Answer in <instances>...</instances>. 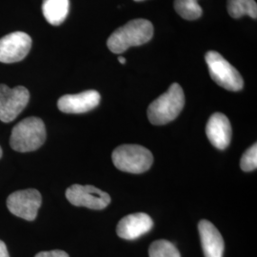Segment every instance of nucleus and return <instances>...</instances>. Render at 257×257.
<instances>
[{"label":"nucleus","mask_w":257,"mask_h":257,"mask_svg":"<svg viewBox=\"0 0 257 257\" xmlns=\"http://www.w3.org/2000/svg\"><path fill=\"white\" fill-rule=\"evenodd\" d=\"M154 36V26L146 19H135L115 30L108 38L107 46L111 53L121 54L128 48L149 42Z\"/></svg>","instance_id":"nucleus-1"},{"label":"nucleus","mask_w":257,"mask_h":257,"mask_svg":"<svg viewBox=\"0 0 257 257\" xmlns=\"http://www.w3.org/2000/svg\"><path fill=\"white\" fill-rule=\"evenodd\" d=\"M46 140L44 122L38 117H28L18 123L12 131L10 145L19 153L34 152Z\"/></svg>","instance_id":"nucleus-2"},{"label":"nucleus","mask_w":257,"mask_h":257,"mask_svg":"<svg viewBox=\"0 0 257 257\" xmlns=\"http://www.w3.org/2000/svg\"><path fill=\"white\" fill-rule=\"evenodd\" d=\"M185 105V95L179 84L174 83L169 90L151 103L148 117L154 125H165L175 120Z\"/></svg>","instance_id":"nucleus-3"},{"label":"nucleus","mask_w":257,"mask_h":257,"mask_svg":"<svg viewBox=\"0 0 257 257\" xmlns=\"http://www.w3.org/2000/svg\"><path fill=\"white\" fill-rule=\"evenodd\" d=\"M112 162L118 170L131 174H142L153 165V154L140 145H121L112 153Z\"/></svg>","instance_id":"nucleus-4"},{"label":"nucleus","mask_w":257,"mask_h":257,"mask_svg":"<svg viewBox=\"0 0 257 257\" xmlns=\"http://www.w3.org/2000/svg\"><path fill=\"white\" fill-rule=\"evenodd\" d=\"M205 59L214 82L231 92L242 90L244 81L241 74L219 53L210 51L206 54Z\"/></svg>","instance_id":"nucleus-5"},{"label":"nucleus","mask_w":257,"mask_h":257,"mask_svg":"<svg viewBox=\"0 0 257 257\" xmlns=\"http://www.w3.org/2000/svg\"><path fill=\"white\" fill-rule=\"evenodd\" d=\"M30 100V92L23 86L11 89L0 84V120L9 123L16 119Z\"/></svg>","instance_id":"nucleus-6"},{"label":"nucleus","mask_w":257,"mask_h":257,"mask_svg":"<svg viewBox=\"0 0 257 257\" xmlns=\"http://www.w3.org/2000/svg\"><path fill=\"white\" fill-rule=\"evenodd\" d=\"M66 197L74 206L92 210H103L110 203L108 193L91 185H72L66 191Z\"/></svg>","instance_id":"nucleus-7"},{"label":"nucleus","mask_w":257,"mask_h":257,"mask_svg":"<svg viewBox=\"0 0 257 257\" xmlns=\"http://www.w3.org/2000/svg\"><path fill=\"white\" fill-rule=\"evenodd\" d=\"M41 203L40 193L35 189H28L10 194L7 207L14 215L25 220L34 221L37 218Z\"/></svg>","instance_id":"nucleus-8"},{"label":"nucleus","mask_w":257,"mask_h":257,"mask_svg":"<svg viewBox=\"0 0 257 257\" xmlns=\"http://www.w3.org/2000/svg\"><path fill=\"white\" fill-rule=\"evenodd\" d=\"M32 47V38L23 32H15L0 38V62L15 63L23 60Z\"/></svg>","instance_id":"nucleus-9"},{"label":"nucleus","mask_w":257,"mask_h":257,"mask_svg":"<svg viewBox=\"0 0 257 257\" xmlns=\"http://www.w3.org/2000/svg\"><path fill=\"white\" fill-rule=\"evenodd\" d=\"M99 92L89 90L77 94H66L57 102L58 109L65 113H84L98 106Z\"/></svg>","instance_id":"nucleus-10"},{"label":"nucleus","mask_w":257,"mask_h":257,"mask_svg":"<svg viewBox=\"0 0 257 257\" xmlns=\"http://www.w3.org/2000/svg\"><path fill=\"white\" fill-rule=\"evenodd\" d=\"M153 227L154 221L148 214L138 212L122 218L116 227V232L121 238L134 240L149 232Z\"/></svg>","instance_id":"nucleus-11"},{"label":"nucleus","mask_w":257,"mask_h":257,"mask_svg":"<svg viewBox=\"0 0 257 257\" xmlns=\"http://www.w3.org/2000/svg\"><path fill=\"white\" fill-rule=\"evenodd\" d=\"M206 135L214 147L219 150L228 147L231 139V126L228 117L221 112L213 113L208 120Z\"/></svg>","instance_id":"nucleus-12"},{"label":"nucleus","mask_w":257,"mask_h":257,"mask_svg":"<svg viewBox=\"0 0 257 257\" xmlns=\"http://www.w3.org/2000/svg\"><path fill=\"white\" fill-rule=\"evenodd\" d=\"M198 230L205 257H223L224 240L215 226L208 220H201Z\"/></svg>","instance_id":"nucleus-13"},{"label":"nucleus","mask_w":257,"mask_h":257,"mask_svg":"<svg viewBox=\"0 0 257 257\" xmlns=\"http://www.w3.org/2000/svg\"><path fill=\"white\" fill-rule=\"evenodd\" d=\"M70 10L69 0H43L42 12L47 21L58 26L64 22Z\"/></svg>","instance_id":"nucleus-14"},{"label":"nucleus","mask_w":257,"mask_h":257,"mask_svg":"<svg viewBox=\"0 0 257 257\" xmlns=\"http://www.w3.org/2000/svg\"><path fill=\"white\" fill-rule=\"evenodd\" d=\"M228 12L233 19H240L244 16H248L256 19V2L254 0H228Z\"/></svg>","instance_id":"nucleus-15"},{"label":"nucleus","mask_w":257,"mask_h":257,"mask_svg":"<svg viewBox=\"0 0 257 257\" xmlns=\"http://www.w3.org/2000/svg\"><path fill=\"white\" fill-rule=\"evenodd\" d=\"M175 9L187 20H195L202 16V9L197 0H175Z\"/></svg>","instance_id":"nucleus-16"},{"label":"nucleus","mask_w":257,"mask_h":257,"mask_svg":"<svg viewBox=\"0 0 257 257\" xmlns=\"http://www.w3.org/2000/svg\"><path fill=\"white\" fill-rule=\"evenodd\" d=\"M150 257H181L173 243L167 240H157L149 248Z\"/></svg>","instance_id":"nucleus-17"},{"label":"nucleus","mask_w":257,"mask_h":257,"mask_svg":"<svg viewBox=\"0 0 257 257\" xmlns=\"http://www.w3.org/2000/svg\"><path fill=\"white\" fill-rule=\"evenodd\" d=\"M240 167L244 172L254 171L257 167V145L254 143L244 153L241 158Z\"/></svg>","instance_id":"nucleus-18"},{"label":"nucleus","mask_w":257,"mask_h":257,"mask_svg":"<svg viewBox=\"0 0 257 257\" xmlns=\"http://www.w3.org/2000/svg\"><path fill=\"white\" fill-rule=\"evenodd\" d=\"M35 257H69L68 253L63 250H50V251H41L38 252Z\"/></svg>","instance_id":"nucleus-19"},{"label":"nucleus","mask_w":257,"mask_h":257,"mask_svg":"<svg viewBox=\"0 0 257 257\" xmlns=\"http://www.w3.org/2000/svg\"><path fill=\"white\" fill-rule=\"evenodd\" d=\"M0 257H10L7 247L2 240H0Z\"/></svg>","instance_id":"nucleus-20"},{"label":"nucleus","mask_w":257,"mask_h":257,"mask_svg":"<svg viewBox=\"0 0 257 257\" xmlns=\"http://www.w3.org/2000/svg\"><path fill=\"white\" fill-rule=\"evenodd\" d=\"M118 60H119V62L121 64H125V63H126V59H125L123 56H119V57H118Z\"/></svg>","instance_id":"nucleus-21"},{"label":"nucleus","mask_w":257,"mask_h":257,"mask_svg":"<svg viewBox=\"0 0 257 257\" xmlns=\"http://www.w3.org/2000/svg\"><path fill=\"white\" fill-rule=\"evenodd\" d=\"M2 157V149L0 147V158Z\"/></svg>","instance_id":"nucleus-22"},{"label":"nucleus","mask_w":257,"mask_h":257,"mask_svg":"<svg viewBox=\"0 0 257 257\" xmlns=\"http://www.w3.org/2000/svg\"><path fill=\"white\" fill-rule=\"evenodd\" d=\"M135 1H144V0H135Z\"/></svg>","instance_id":"nucleus-23"}]
</instances>
